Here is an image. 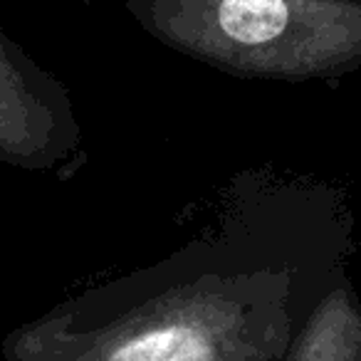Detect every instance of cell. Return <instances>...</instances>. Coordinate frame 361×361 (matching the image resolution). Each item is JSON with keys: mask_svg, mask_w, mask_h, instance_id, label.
I'll list each match as a JSON object with an SVG mask.
<instances>
[{"mask_svg": "<svg viewBox=\"0 0 361 361\" xmlns=\"http://www.w3.org/2000/svg\"><path fill=\"white\" fill-rule=\"evenodd\" d=\"M356 223L336 183L235 173L183 245L62 300L3 339L6 361H285L349 275Z\"/></svg>", "mask_w": 361, "mask_h": 361, "instance_id": "1", "label": "cell"}, {"mask_svg": "<svg viewBox=\"0 0 361 361\" xmlns=\"http://www.w3.org/2000/svg\"><path fill=\"white\" fill-rule=\"evenodd\" d=\"M154 40L243 80L361 72V0H124Z\"/></svg>", "mask_w": 361, "mask_h": 361, "instance_id": "2", "label": "cell"}, {"mask_svg": "<svg viewBox=\"0 0 361 361\" xmlns=\"http://www.w3.org/2000/svg\"><path fill=\"white\" fill-rule=\"evenodd\" d=\"M85 159L67 87L0 27V164L67 176Z\"/></svg>", "mask_w": 361, "mask_h": 361, "instance_id": "3", "label": "cell"}, {"mask_svg": "<svg viewBox=\"0 0 361 361\" xmlns=\"http://www.w3.org/2000/svg\"><path fill=\"white\" fill-rule=\"evenodd\" d=\"M285 361H361V300L349 275L317 305Z\"/></svg>", "mask_w": 361, "mask_h": 361, "instance_id": "4", "label": "cell"}]
</instances>
